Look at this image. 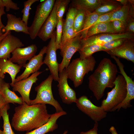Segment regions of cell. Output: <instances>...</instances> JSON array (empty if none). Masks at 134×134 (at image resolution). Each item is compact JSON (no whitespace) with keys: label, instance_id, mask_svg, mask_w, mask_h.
<instances>
[{"label":"cell","instance_id":"obj_32","mask_svg":"<svg viewBox=\"0 0 134 134\" xmlns=\"http://www.w3.org/2000/svg\"><path fill=\"white\" fill-rule=\"evenodd\" d=\"M127 39L123 38L114 39L102 45V51H105L116 48L122 45Z\"/></svg>","mask_w":134,"mask_h":134},{"label":"cell","instance_id":"obj_37","mask_svg":"<svg viewBox=\"0 0 134 134\" xmlns=\"http://www.w3.org/2000/svg\"><path fill=\"white\" fill-rule=\"evenodd\" d=\"M114 30L116 34H121L125 33L126 26L122 22L115 20L111 21Z\"/></svg>","mask_w":134,"mask_h":134},{"label":"cell","instance_id":"obj_46","mask_svg":"<svg viewBox=\"0 0 134 134\" xmlns=\"http://www.w3.org/2000/svg\"><path fill=\"white\" fill-rule=\"evenodd\" d=\"M116 1L119 2L123 5H126L129 3V0H116Z\"/></svg>","mask_w":134,"mask_h":134},{"label":"cell","instance_id":"obj_43","mask_svg":"<svg viewBox=\"0 0 134 134\" xmlns=\"http://www.w3.org/2000/svg\"><path fill=\"white\" fill-rule=\"evenodd\" d=\"M7 104L1 95L0 94V114L2 109Z\"/></svg>","mask_w":134,"mask_h":134},{"label":"cell","instance_id":"obj_33","mask_svg":"<svg viewBox=\"0 0 134 134\" xmlns=\"http://www.w3.org/2000/svg\"><path fill=\"white\" fill-rule=\"evenodd\" d=\"M38 0H28L24 2V8L21 11L23 13L22 20L26 24L28 25L30 15V10L32 5Z\"/></svg>","mask_w":134,"mask_h":134},{"label":"cell","instance_id":"obj_17","mask_svg":"<svg viewBox=\"0 0 134 134\" xmlns=\"http://www.w3.org/2000/svg\"><path fill=\"white\" fill-rule=\"evenodd\" d=\"M105 52L111 56L124 59L134 63V39H127L120 46Z\"/></svg>","mask_w":134,"mask_h":134},{"label":"cell","instance_id":"obj_4","mask_svg":"<svg viewBox=\"0 0 134 134\" xmlns=\"http://www.w3.org/2000/svg\"><path fill=\"white\" fill-rule=\"evenodd\" d=\"M114 83L113 88L107 93L106 98L101 102L100 106L106 112H111L113 108L123 101L126 95V82L121 75L117 76Z\"/></svg>","mask_w":134,"mask_h":134},{"label":"cell","instance_id":"obj_40","mask_svg":"<svg viewBox=\"0 0 134 134\" xmlns=\"http://www.w3.org/2000/svg\"><path fill=\"white\" fill-rule=\"evenodd\" d=\"M134 33V17H131L127 23L125 33Z\"/></svg>","mask_w":134,"mask_h":134},{"label":"cell","instance_id":"obj_30","mask_svg":"<svg viewBox=\"0 0 134 134\" xmlns=\"http://www.w3.org/2000/svg\"><path fill=\"white\" fill-rule=\"evenodd\" d=\"M77 11V8L72 6L69 9L65 22L63 23V34L68 29L72 27Z\"/></svg>","mask_w":134,"mask_h":134},{"label":"cell","instance_id":"obj_41","mask_svg":"<svg viewBox=\"0 0 134 134\" xmlns=\"http://www.w3.org/2000/svg\"><path fill=\"white\" fill-rule=\"evenodd\" d=\"M98 122H95L92 129L87 132H82L80 134H98Z\"/></svg>","mask_w":134,"mask_h":134},{"label":"cell","instance_id":"obj_25","mask_svg":"<svg viewBox=\"0 0 134 134\" xmlns=\"http://www.w3.org/2000/svg\"><path fill=\"white\" fill-rule=\"evenodd\" d=\"M115 34L111 21L98 23L93 25L88 30L86 37L101 33Z\"/></svg>","mask_w":134,"mask_h":134},{"label":"cell","instance_id":"obj_42","mask_svg":"<svg viewBox=\"0 0 134 134\" xmlns=\"http://www.w3.org/2000/svg\"><path fill=\"white\" fill-rule=\"evenodd\" d=\"M4 10V7H2L0 8V29L1 30L3 29L5 26L3 24L1 21V16L5 14Z\"/></svg>","mask_w":134,"mask_h":134},{"label":"cell","instance_id":"obj_11","mask_svg":"<svg viewBox=\"0 0 134 134\" xmlns=\"http://www.w3.org/2000/svg\"><path fill=\"white\" fill-rule=\"evenodd\" d=\"M134 33L126 32L121 34L101 33L93 35L85 39H82V47L83 48L93 45H102L112 40L123 38L134 39Z\"/></svg>","mask_w":134,"mask_h":134},{"label":"cell","instance_id":"obj_6","mask_svg":"<svg viewBox=\"0 0 134 134\" xmlns=\"http://www.w3.org/2000/svg\"><path fill=\"white\" fill-rule=\"evenodd\" d=\"M55 0H45L37 5L32 24L29 27V35L34 39L37 36L38 33L51 12Z\"/></svg>","mask_w":134,"mask_h":134},{"label":"cell","instance_id":"obj_7","mask_svg":"<svg viewBox=\"0 0 134 134\" xmlns=\"http://www.w3.org/2000/svg\"><path fill=\"white\" fill-rule=\"evenodd\" d=\"M82 39L80 34H79L67 42L61 47L60 49V54L63 58L62 62L59 64V72L67 67L74 54L82 49Z\"/></svg>","mask_w":134,"mask_h":134},{"label":"cell","instance_id":"obj_28","mask_svg":"<svg viewBox=\"0 0 134 134\" xmlns=\"http://www.w3.org/2000/svg\"><path fill=\"white\" fill-rule=\"evenodd\" d=\"M89 13L84 10L77 9L72 26L74 31L75 32L81 33L83 27L86 16Z\"/></svg>","mask_w":134,"mask_h":134},{"label":"cell","instance_id":"obj_21","mask_svg":"<svg viewBox=\"0 0 134 134\" xmlns=\"http://www.w3.org/2000/svg\"><path fill=\"white\" fill-rule=\"evenodd\" d=\"M67 114V112L64 111L52 114L49 120L46 124L25 134H45L53 132L58 128L57 123V120L61 116Z\"/></svg>","mask_w":134,"mask_h":134},{"label":"cell","instance_id":"obj_22","mask_svg":"<svg viewBox=\"0 0 134 134\" xmlns=\"http://www.w3.org/2000/svg\"><path fill=\"white\" fill-rule=\"evenodd\" d=\"M131 17H134V15L131 11L130 4L129 1L128 4L123 5L112 14L108 22L115 20H119L123 23L126 27L128 21Z\"/></svg>","mask_w":134,"mask_h":134},{"label":"cell","instance_id":"obj_2","mask_svg":"<svg viewBox=\"0 0 134 134\" xmlns=\"http://www.w3.org/2000/svg\"><path fill=\"white\" fill-rule=\"evenodd\" d=\"M118 72L116 65L110 59L104 58L89 76V88L97 100L103 97L106 88L114 87Z\"/></svg>","mask_w":134,"mask_h":134},{"label":"cell","instance_id":"obj_19","mask_svg":"<svg viewBox=\"0 0 134 134\" xmlns=\"http://www.w3.org/2000/svg\"><path fill=\"white\" fill-rule=\"evenodd\" d=\"M7 24L1 30L2 32L5 33L12 30L17 32H21L26 34H29V27L22 20L20 17H17L11 14H7Z\"/></svg>","mask_w":134,"mask_h":134},{"label":"cell","instance_id":"obj_9","mask_svg":"<svg viewBox=\"0 0 134 134\" xmlns=\"http://www.w3.org/2000/svg\"><path fill=\"white\" fill-rule=\"evenodd\" d=\"M56 32L55 31L47 46L46 55L43 61L48 67L53 80L58 81L59 79V68L56 51Z\"/></svg>","mask_w":134,"mask_h":134},{"label":"cell","instance_id":"obj_1","mask_svg":"<svg viewBox=\"0 0 134 134\" xmlns=\"http://www.w3.org/2000/svg\"><path fill=\"white\" fill-rule=\"evenodd\" d=\"M51 115L46 104L29 105L24 102L15 107L11 125L17 131L30 132L47 123Z\"/></svg>","mask_w":134,"mask_h":134},{"label":"cell","instance_id":"obj_15","mask_svg":"<svg viewBox=\"0 0 134 134\" xmlns=\"http://www.w3.org/2000/svg\"><path fill=\"white\" fill-rule=\"evenodd\" d=\"M24 46L20 40L12 35L10 32L0 42V59H9L11 53L16 49Z\"/></svg>","mask_w":134,"mask_h":134},{"label":"cell","instance_id":"obj_38","mask_svg":"<svg viewBox=\"0 0 134 134\" xmlns=\"http://www.w3.org/2000/svg\"><path fill=\"white\" fill-rule=\"evenodd\" d=\"M4 6L6 8V10L9 11L10 9L15 10L19 9L17 4L13 2L11 0H2Z\"/></svg>","mask_w":134,"mask_h":134},{"label":"cell","instance_id":"obj_48","mask_svg":"<svg viewBox=\"0 0 134 134\" xmlns=\"http://www.w3.org/2000/svg\"><path fill=\"white\" fill-rule=\"evenodd\" d=\"M4 7L3 3L2 0H0V8Z\"/></svg>","mask_w":134,"mask_h":134},{"label":"cell","instance_id":"obj_8","mask_svg":"<svg viewBox=\"0 0 134 134\" xmlns=\"http://www.w3.org/2000/svg\"><path fill=\"white\" fill-rule=\"evenodd\" d=\"M79 109L90 117L95 122H98L105 118L107 112L101 106L94 104L86 96L83 95L76 102Z\"/></svg>","mask_w":134,"mask_h":134},{"label":"cell","instance_id":"obj_16","mask_svg":"<svg viewBox=\"0 0 134 134\" xmlns=\"http://www.w3.org/2000/svg\"><path fill=\"white\" fill-rule=\"evenodd\" d=\"M47 49V46L43 47L38 54L35 55L29 61L26 65L24 71L15 78L14 83L26 79L31 74L38 71L43 64V58L44 54L46 53Z\"/></svg>","mask_w":134,"mask_h":134},{"label":"cell","instance_id":"obj_3","mask_svg":"<svg viewBox=\"0 0 134 134\" xmlns=\"http://www.w3.org/2000/svg\"><path fill=\"white\" fill-rule=\"evenodd\" d=\"M96 63V60L92 55L83 59H76L70 63L65 69L68 78L73 81L75 87L82 84L85 74L93 70Z\"/></svg>","mask_w":134,"mask_h":134},{"label":"cell","instance_id":"obj_49","mask_svg":"<svg viewBox=\"0 0 134 134\" xmlns=\"http://www.w3.org/2000/svg\"><path fill=\"white\" fill-rule=\"evenodd\" d=\"M1 117L0 113V119ZM0 134H2V131L0 129Z\"/></svg>","mask_w":134,"mask_h":134},{"label":"cell","instance_id":"obj_24","mask_svg":"<svg viewBox=\"0 0 134 134\" xmlns=\"http://www.w3.org/2000/svg\"><path fill=\"white\" fill-rule=\"evenodd\" d=\"M102 0H74L72 6L81 9L89 13L94 12L101 4Z\"/></svg>","mask_w":134,"mask_h":134},{"label":"cell","instance_id":"obj_31","mask_svg":"<svg viewBox=\"0 0 134 134\" xmlns=\"http://www.w3.org/2000/svg\"><path fill=\"white\" fill-rule=\"evenodd\" d=\"M102 45H93L83 48L79 51L80 57L81 59H83L91 56L96 52L102 51Z\"/></svg>","mask_w":134,"mask_h":134},{"label":"cell","instance_id":"obj_26","mask_svg":"<svg viewBox=\"0 0 134 134\" xmlns=\"http://www.w3.org/2000/svg\"><path fill=\"white\" fill-rule=\"evenodd\" d=\"M122 6L116 0H102L101 4L95 12L101 15L119 9Z\"/></svg>","mask_w":134,"mask_h":134},{"label":"cell","instance_id":"obj_13","mask_svg":"<svg viewBox=\"0 0 134 134\" xmlns=\"http://www.w3.org/2000/svg\"><path fill=\"white\" fill-rule=\"evenodd\" d=\"M59 79L57 87L62 102L64 103L70 104L76 103L77 99L75 91L71 88L67 82L68 77L65 69L59 72Z\"/></svg>","mask_w":134,"mask_h":134},{"label":"cell","instance_id":"obj_51","mask_svg":"<svg viewBox=\"0 0 134 134\" xmlns=\"http://www.w3.org/2000/svg\"><path fill=\"white\" fill-rule=\"evenodd\" d=\"M1 30V29H0V30Z\"/></svg>","mask_w":134,"mask_h":134},{"label":"cell","instance_id":"obj_36","mask_svg":"<svg viewBox=\"0 0 134 134\" xmlns=\"http://www.w3.org/2000/svg\"><path fill=\"white\" fill-rule=\"evenodd\" d=\"M70 1L69 0H61L57 12L58 21L62 19L64 14L68 3Z\"/></svg>","mask_w":134,"mask_h":134},{"label":"cell","instance_id":"obj_29","mask_svg":"<svg viewBox=\"0 0 134 134\" xmlns=\"http://www.w3.org/2000/svg\"><path fill=\"white\" fill-rule=\"evenodd\" d=\"M9 108V104H7L1 111L0 114L3 120L2 134H16L12 129L9 120L7 110Z\"/></svg>","mask_w":134,"mask_h":134},{"label":"cell","instance_id":"obj_39","mask_svg":"<svg viewBox=\"0 0 134 134\" xmlns=\"http://www.w3.org/2000/svg\"><path fill=\"white\" fill-rule=\"evenodd\" d=\"M119 9L115 10L109 13L101 15L93 25L100 23L108 22L112 14L115 11Z\"/></svg>","mask_w":134,"mask_h":134},{"label":"cell","instance_id":"obj_50","mask_svg":"<svg viewBox=\"0 0 134 134\" xmlns=\"http://www.w3.org/2000/svg\"><path fill=\"white\" fill-rule=\"evenodd\" d=\"M67 131H65L62 134H67Z\"/></svg>","mask_w":134,"mask_h":134},{"label":"cell","instance_id":"obj_47","mask_svg":"<svg viewBox=\"0 0 134 134\" xmlns=\"http://www.w3.org/2000/svg\"><path fill=\"white\" fill-rule=\"evenodd\" d=\"M5 82L3 79L0 78V90Z\"/></svg>","mask_w":134,"mask_h":134},{"label":"cell","instance_id":"obj_44","mask_svg":"<svg viewBox=\"0 0 134 134\" xmlns=\"http://www.w3.org/2000/svg\"><path fill=\"white\" fill-rule=\"evenodd\" d=\"M10 32L9 31L2 33V30H0V42Z\"/></svg>","mask_w":134,"mask_h":134},{"label":"cell","instance_id":"obj_35","mask_svg":"<svg viewBox=\"0 0 134 134\" xmlns=\"http://www.w3.org/2000/svg\"><path fill=\"white\" fill-rule=\"evenodd\" d=\"M80 34V33L75 32L74 31L72 27L68 29L63 34L61 48L67 42Z\"/></svg>","mask_w":134,"mask_h":134},{"label":"cell","instance_id":"obj_12","mask_svg":"<svg viewBox=\"0 0 134 134\" xmlns=\"http://www.w3.org/2000/svg\"><path fill=\"white\" fill-rule=\"evenodd\" d=\"M42 72L37 71L27 78L14 82L10 85L14 92H18L20 94L24 101L29 105H31L30 94L34 83L38 80L37 77Z\"/></svg>","mask_w":134,"mask_h":134},{"label":"cell","instance_id":"obj_5","mask_svg":"<svg viewBox=\"0 0 134 134\" xmlns=\"http://www.w3.org/2000/svg\"><path fill=\"white\" fill-rule=\"evenodd\" d=\"M53 79L51 74L35 88L37 92L35 98L31 100L30 104L38 103L48 104L53 106L56 112L63 111L59 102L54 98L52 89V84Z\"/></svg>","mask_w":134,"mask_h":134},{"label":"cell","instance_id":"obj_14","mask_svg":"<svg viewBox=\"0 0 134 134\" xmlns=\"http://www.w3.org/2000/svg\"><path fill=\"white\" fill-rule=\"evenodd\" d=\"M37 49L35 44L24 48H17L11 53L12 56L9 60L13 63H17L22 67H25L27 61L35 55Z\"/></svg>","mask_w":134,"mask_h":134},{"label":"cell","instance_id":"obj_23","mask_svg":"<svg viewBox=\"0 0 134 134\" xmlns=\"http://www.w3.org/2000/svg\"><path fill=\"white\" fill-rule=\"evenodd\" d=\"M10 87L9 83L5 82L0 90V94L6 103L22 104L24 102L22 97H19L14 91L10 90Z\"/></svg>","mask_w":134,"mask_h":134},{"label":"cell","instance_id":"obj_20","mask_svg":"<svg viewBox=\"0 0 134 134\" xmlns=\"http://www.w3.org/2000/svg\"><path fill=\"white\" fill-rule=\"evenodd\" d=\"M22 67L18 64H15L8 59H0V78L3 79L5 74L8 73L11 79V82L10 85L13 84L17 74L20 71Z\"/></svg>","mask_w":134,"mask_h":134},{"label":"cell","instance_id":"obj_34","mask_svg":"<svg viewBox=\"0 0 134 134\" xmlns=\"http://www.w3.org/2000/svg\"><path fill=\"white\" fill-rule=\"evenodd\" d=\"M63 20L61 19L58 21L56 26V42L57 50L60 49L61 45L62 37L63 35Z\"/></svg>","mask_w":134,"mask_h":134},{"label":"cell","instance_id":"obj_27","mask_svg":"<svg viewBox=\"0 0 134 134\" xmlns=\"http://www.w3.org/2000/svg\"><path fill=\"white\" fill-rule=\"evenodd\" d=\"M100 15L95 12L87 14L83 29L80 33L81 38L85 39L86 38L88 30L95 23Z\"/></svg>","mask_w":134,"mask_h":134},{"label":"cell","instance_id":"obj_45","mask_svg":"<svg viewBox=\"0 0 134 134\" xmlns=\"http://www.w3.org/2000/svg\"><path fill=\"white\" fill-rule=\"evenodd\" d=\"M109 131L111 134H118L116 129L113 126H112L110 128Z\"/></svg>","mask_w":134,"mask_h":134},{"label":"cell","instance_id":"obj_10","mask_svg":"<svg viewBox=\"0 0 134 134\" xmlns=\"http://www.w3.org/2000/svg\"><path fill=\"white\" fill-rule=\"evenodd\" d=\"M61 0H55L51 12L38 33L37 36L43 41L51 38L55 32L58 22L57 12Z\"/></svg>","mask_w":134,"mask_h":134},{"label":"cell","instance_id":"obj_18","mask_svg":"<svg viewBox=\"0 0 134 134\" xmlns=\"http://www.w3.org/2000/svg\"><path fill=\"white\" fill-rule=\"evenodd\" d=\"M111 56L115 60L120 70V73L123 76L126 82L127 94L122 103L125 105L129 106L131 104V101L134 99V81L127 74L124 69V66L119 58L113 56Z\"/></svg>","mask_w":134,"mask_h":134}]
</instances>
